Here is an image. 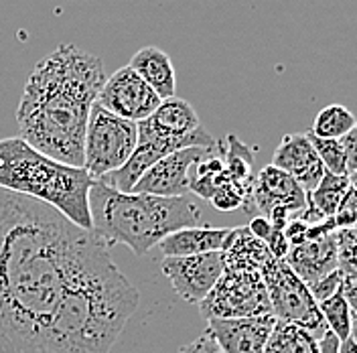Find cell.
I'll use <instances>...</instances> for the list:
<instances>
[{
	"label": "cell",
	"mask_w": 357,
	"mask_h": 353,
	"mask_svg": "<svg viewBox=\"0 0 357 353\" xmlns=\"http://www.w3.org/2000/svg\"><path fill=\"white\" fill-rule=\"evenodd\" d=\"M319 310L327 323V329L333 333L339 341L349 339V335H351V310H349V305L343 296V287L339 288L333 296H329L327 301H321Z\"/></svg>",
	"instance_id": "obj_26"
},
{
	"label": "cell",
	"mask_w": 357,
	"mask_h": 353,
	"mask_svg": "<svg viewBox=\"0 0 357 353\" xmlns=\"http://www.w3.org/2000/svg\"><path fill=\"white\" fill-rule=\"evenodd\" d=\"M343 144V153H345V165H347V173H357V124L351 128V133L345 134L341 138Z\"/></svg>",
	"instance_id": "obj_33"
},
{
	"label": "cell",
	"mask_w": 357,
	"mask_h": 353,
	"mask_svg": "<svg viewBox=\"0 0 357 353\" xmlns=\"http://www.w3.org/2000/svg\"><path fill=\"white\" fill-rule=\"evenodd\" d=\"M227 236H229V227L195 225V227H185V230L169 234L165 240H160L158 248L162 250L165 258L199 256V254H209V252H222Z\"/></svg>",
	"instance_id": "obj_17"
},
{
	"label": "cell",
	"mask_w": 357,
	"mask_h": 353,
	"mask_svg": "<svg viewBox=\"0 0 357 353\" xmlns=\"http://www.w3.org/2000/svg\"><path fill=\"white\" fill-rule=\"evenodd\" d=\"M357 343V315H351V335H349Z\"/></svg>",
	"instance_id": "obj_38"
},
{
	"label": "cell",
	"mask_w": 357,
	"mask_h": 353,
	"mask_svg": "<svg viewBox=\"0 0 357 353\" xmlns=\"http://www.w3.org/2000/svg\"><path fill=\"white\" fill-rule=\"evenodd\" d=\"M218 144V142H215ZM211 149L191 147L160 158L144 175L140 176L130 193H146L158 197H185L189 191V171L195 163H199Z\"/></svg>",
	"instance_id": "obj_12"
},
{
	"label": "cell",
	"mask_w": 357,
	"mask_h": 353,
	"mask_svg": "<svg viewBox=\"0 0 357 353\" xmlns=\"http://www.w3.org/2000/svg\"><path fill=\"white\" fill-rule=\"evenodd\" d=\"M309 134V140H311L312 149L317 151V155L321 158L325 171L333 173V175L349 176L347 173V165H345V153H343V144L341 140H329V138H317Z\"/></svg>",
	"instance_id": "obj_28"
},
{
	"label": "cell",
	"mask_w": 357,
	"mask_h": 353,
	"mask_svg": "<svg viewBox=\"0 0 357 353\" xmlns=\"http://www.w3.org/2000/svg\"><path fill=\"white\" fill-rule=\"evenodd\" d=\"M218 209H222V211H234V209H238V207H244L245 203H248V199L234 187V185H225L222 189H218L215 193H213V197L209 199Z\"/></svg>",
	"instance_id": "obj_31"
},
{
	"label": "cell",
	"mask_w": 357,
	"mask_h": 353,
	"mask_svg": "<svg viewBox=\"0 0 357 353\" xmlns=\"http://www.w3.org/2000/svg\"><path fill=\"white\" fill-rule=\"evenodd\" d=\"M191 147L211 149V147H215V140L203 126H199L195 133L187 134V136H171V134L156 130L149 120H142V122H138L136 149H134L132 156L128 158V163L122 169H118L116 173H110L100 181L112 189L120 191V193H130L136 181L144 175L155 163L169 156L171 153L191 149Z\"/></svg>",
	"instance_id": "obj_8"
},
{
	"label": "cell",
	"mask_w": 357,
	"mask_h": 353,
	"mask_svg": "<svg viewBox=\"0 0 357 353\" xmlns=\"http://www.w3.org/2000/svg\"><path fill=\"white\" fill-rule=\"evenodd\" d=\"M162 100L144 84V80L130 66L120 67L106 77V84L100 89L98 102L104 110L112 112L124 120L142 122L158 108Z\"/></svg>",
	"instance_id": "obj_10"
},
{
	"label": "cell",
	"mask_w": 357,
	"mask_h": 353,
	"mask_svg": "<svg viewBox=\"0 0 357 353\" xmlns=\"http://www.w3.org/2000/svg\"><path fill=\"white\" fill-rule=\"evenodd\" d=\"M349 183H351V187L357 191V173H351V175H349Z\"/></svg>",
	"instance_id": "obj_39"
},
{
	"label": "cell",
	"mask_w": 357,
	"mask_h": 353,
	"mask_svg": "<svg viewBox=\"0 0 357 353\" xmlns=\"http://www.w3.org/2000/svg\"><path fill=\"white\" fill-rule=\"evenodd\" d=\"M343 278H345V276H343L341 270L337 268L333 272H329L327 276H323V278H319L317 283L309 285V292L312 294V299L317 301V305H319L321 301H327L329 296H333L335 292L343 287Z\"/></svg>",
	"instance_id": "obj_30"
},
{
	"label": "cell",
	"mask_w": 357,
	"mask_h": 353,
	"mask_svg": "<svg viewBox=\"0 0 357 353\" xmlns=\"http://www.w3.org/2000/svg\"><path fill=\"white\" fill-rule=\"evenodd\" d=\"M128 66L144 80V84L153 89L160 100L175 96L177 75H175V67L167 51L158 49L155 45L142 47L134 53Z\"/></svg>",
	"instance_id": "obj_18"
},
{
	"label": "cell",
	"mask_w": 357,
	"mask_h": 353,
	"mask_svg": "<svg viewBox=\"0 0 357 353\" xmlns=\"http://www.w3.org/2000/svg\"><path fill=\"white\" fill-rule=\"evenodd\" d=\"M349 187H351L349 176L333 175V173L325 171L321 183L307 195V205L314 209L319 216H323L325 220H329L335 216L341 199L345 197Z\"/></svg>",
	"instance_id": "obj_24"
},
{
	"label": "cell",
	"mask_w": 357,
	"mask_h": 353,
	"mask_svg": "<svg viewBox=\"0 0 357 353\" xmlns=\"http://www.w3.org/2000/svg\"><path fill=\"white\" fill-rule=\"evenodd\" d=\"M225 185H231V183L225 173L223 156L213 155V151L203 156L199 163H195L189 171V191H193L201 199H211L213 193Z\"/></svg>",
	"instance_id": "obj_22"
},
{
	"label": "cell",
	"mask_w": 357,
	"mask_h": 353,
	"mask_svg": "<svg viewBox=\"0 0 357 353\" xmlns=\"http://www.w3.org/2000/svg\"><path fill=\"white\" fill-rule=\"evenodd\" d=\"M284 262L309 287L337 270V238L333 234L309 238L290 246Z\"/></svg>",
	"instance_id": "obj_16"
},
{
	"label": "cell",
	"mask_w": 357,
	"mask_h": 353,
	"mask_svg": "<svg viewBox=\"0 0 357 353\" xmlns=\"http://www.w3.org/2000/svg\"><path fill=\"white\" fill-rule=\"evenodd\" d=\"M319 339H314L311 333L296 325L276 321L264 353H319Z\"/></svg>",
	"instance_id": "obj_23"
},
{
	"label": "cell",
	"mask_w": 357,
	"mask_h": 353,
	"mask_svg": "<svg viewBox=\"0 0 357 353\" xmlns=\"http://www.w3.org/2000/svg\"><path fill=\"white\" fill-rule=\"evenodd\" d=\"M178 353H222L220 345L215 343V339L205 331L203 335H199L197 339H193L191 343L183 345Z\"/></svg>",
	"instance_id": "obj_32"
},
{
	"label": "cell",
	"mask_w": 357,
	"mask_h": 353,
	"mask_svg": "<svg viewBox=\"0 0 357 353\" xmlns=\"http://www.w3.org/2000/svg\"><path fill=\"white\" fill-rule=\"evenodd\" d=\"M138 138V124L124 120L93 104L89 112L84 140V169L93 181H100L122 169L132 156Z\"/></svg>",
	"instance_id": "obj_6"
},
{
	"label": "cell",
	"mask_w": 357,
	"mask_h": 353,
	"mask_svg": "<svg viewBox=\"0 0 357 353\" xmlns=\"http://www.w3.org/2000/svg\"><path fill=\"white\" fill-rule=\"evenodd\" d=\"M335 230H356L357 227V191L354 187L347 189L345 197L341 199L335 216L331 218Z\"/></svg>",
	"instance_id": "obj_29"
},
{
	"label": "cell",
	"mask_w": 357,
	"mask_h": 353,
	"mask_svg": "<svg viewBox=\"0 0 357 353\" xmlns=\"http://www.w3.org/2000/svg\"><path fill=\"white\" fill-rule=\"evenodd\" d=\"M106 254L91 230L0 189V353H37L67 288Z\"/></svg>",
	"instance_id": "obj_1"
},
{
	"label": "cell",
	"mask_w": 357,
	"mask_h": 353,
	"mask_svg": "<svg viewBox=\"0 0 357 353\" xmlns=\"http://www.w3.org/2000/svg\"><path fill=\"white\" fill-rule=\"evenodd\" d=\"M223 266L231 270H256L262 272V268L274 258L268 250V246L256 236L250 234L248 227H234L229 230V236L223 243Z\"/></svg>",
	"instance_id": "obj_19"
},
{
	"label": "cell",
	"mask_w": 357,
	"mask_h": 353,
	"mask_svg": "<svg viewBox=\"0 0 357 353\" xmlns=\"http://www.w3.org/2000/svg\"><path fill=\"white\" fill-rule=\"evenodd\" d=\"M106 84L104 61L63 43L41 59L24 82L17 108L21 138L69 167L84 169L89 112Z\"/></svg>",
	"instance_id": "obj_2"
},
{
	"label": "cell",
	"mask_w": 357,
	"mask_h": 353,
	"mask_svg": "<svg viewBox=\"0 0 357 353\" xmlns=\"http://www.w3.org/2000/svg\"><path fill=\"white\" fill-rule=\"evenodd\" d=\"M223 163L229 183L244 195L248 201L252 199V185H254V151L238 140L236 134H227L223 147Z\"/></svg>",
	"instance_id": "obj_21"
},
{
	"label": "cell",
	"mask_w": 357,
	"mask_h": 353,
	"mask_svg": "<svg viewBox=\"0 0 357 353\" xmlns=\"http://www.w3.org/2000/svg\"><path fill=\"white\" fill-rule=\"evenodd\" d=\"M91 232L112 248L124 243L134 256H144L169 234L201 225L199 205L187 197H158L146 193H120L93 181L89 191Z\"/></svg>",
	"instance_id": "obj_4"
},
{
	"label": "cell",
	"mask_w": 357,
	"mask_h": 353,
	"mask_svg": "<svg viewBox=\"0 0 357 353\" xmlns=\"http://www.w3.org/2000/svg\"><path fill=\"white\" fill-rule=\"evenodd\" d=\"M272 167L284 171L309 195L321 183L325 167L312 149L309 134H284L272 156Z\"/></svg>",
	"instance_id": "obj_14"
},
{
	"label": "cell",
	"mask_w": 357,
	"mask_h": 353,
	"mask_svg": "<svg viewBox=\"0 0 357 353\" xmlns=\"http://www.w3.org/2000/svg\"><path fill=\"white\" fill-rule=\"evenodd\" d=\"M357 124L354 112L341 104H331L317 114L312 122V136L317 138H329V140H341L345 134L351 133Z\"/></svg>",
	"instance_id": "obj_25"
},
{
	"label": "cell",
	"mask_w": 357,
	"mask_h": 353,
	"mask_svg": "<svg viewBox=\"0 0 357 353\" xmlns=\"http://www.w3.org/2000/svg\"><path fill=\"white\" fill-rule=\"evenodd\" d=\"M339 339L335 337L333 333L327 331L325 333V337L323 339H319V353H337V350H339Z\"/></svg>",
	"instance_id": "obj_36"
},
{
	"label": "cell",
	"mask_w": 357,
	"mask_h": 353,
	"mask_svg": "<svg viewBox=\"0 0 357 353\" xmlns=\"http://www.w3.org/2000/svg\"><path fill=\"white\" fill-rule=\"evenodd\" d=\"M274 325V315L244 319H209L207 333L215 339L222 353H264Z\"/></svg>",
	"instance_id": "obj_13"
},
{
	"label": "cell",
	"mask_w": 357,
	"mask_h": 353,
	"mask_svg": "<svg viewBox=\"0 0 357 353\" xmlns=\"http://www.w3.org/2000/svg\"><path fill=\"white\" fill-rule=\"evenodd\" d=\"M252 201L256 203V207L262 211L264 218H268L276 209L289 211L294 218L307 207V193L296 185L292 176L268 165L254 179Z\"/></svg>",
	"instance_id": "obj_15"
},
{
	"label": "cell",
	"mask_w": 357,
	"mask_h": 353,
	"mask_svg": "<svg viewBox=\"0 0 357 353\" xmlns=\"http://www.w3.org/2000/svg\"><path fill=\"white\" fill-rule=\"evenodd\" d=\"M199 309L207 321L272 315L262 272L223 268L222 278L201 301Z\"/></svg>",
	"instance_id": "obj_9"
},
{
	"label": "cell",
	"mask_w": 357,
	"mask_h": 353,
	"mask_svg": "<svg viewBox=\"0 0 357 353\" xmlns=\"http://www.w3.org/2000/svg\"><path fill=\"white\" fill-rule=\"evenodd\" d=\"M337 353H357V343L349 337V339H345V341H341L339 343V350Z\"/></svg>",
	"instance_id": "obj_37"
},
{
	"label": "cell",
	"mask_w": 357,
	"mask_h": 353,
	"mask_svg": "<svg viewBox=\"0 0 357 353\" xmlns=\"http://www.w3.org/2000/svg\"><path fill=\"white\" fill-rule=\"evenodd\" d=\"M337 268L349 280L357 283V227L337 230Z\"/></svg>",
	"instance_id": "obj_27"
},
{
	"label": "cell",
	"mask_w": 357,
	"mask_h": 353,
	"mask_svg": "<svg viewBox=\"0 0 357 353\" xmlns=\"http://www.w3.org/2000/svg\"><path fill=\"white\" fill-rule=\"evenodd\" d=\"M262 278L266 285L270 309L276 321L296 325L311 333L314 339L325 337L329 329L317 301L309 292V287L292 272V268L284 260L272 258L262 268Z\"/></svg>",
	"instance_id": "obj_7"
},
{
	"label": "cell",
	"mask_w": 357,
	"mask_h": 353,
	"mask_svg": "<svg viewBox=\"0 0 357 353\" xmlns=\"http://www.w3.org/2000/svg\"><path fill=\"white\" fill-rule=\"evenodd\" d=\"M343 296L349 305L351 315H357V283L356 280H349V278H343Z\"/></svg>",
	"instance_id": "obj_35"
},
{
	"label": "cell",
	"mask_w": 357,
	"mask_h": 353,
	"mask_svg": "<svg viewBox=\"0 0 357 353\" xmlns=\"http://www.w3.org/2000/svg\"><path fill=\"white\" fill-rule=\"evenodd\" d=\"M91 185L86 169L39 153L21 136L0 140V189L47 203L82 230H91Z\"/></svg>",
	"instance_id": "obj_5"
},
{
	"label": "cell",
	"mask_w": 357,
	"mask_h": 353,
	"mask_svg": "<svg viewBox=\"0 0 357 353\" xmlns=\"http://www.w3.org/2000/svg\"><path fill=\"white\" fill-rule=\"evenodd\" d=\"M156 130L171 136H187V134L195 133L201 126L199 116L195 108L183 100V98H167L158 104V108L153 112V116L146 118Z\"/></svg>",
	"instance_id": "obj_20"
},
{
	"label": "cell",
	"mask_w": 357,
	"mask_h": 353,
	"mask_svg": "<svg viewBox=\"0 0 357 353\" xmlns=\"http://www.w3.org/2000/svg\"><path fill=\"white\" fill-rule=\"evenodd\" d=\"M138 303V288L106 254L67 288L37 353H110Z\"/></svg>",
	"instance_id": "obj_3"
},
{
	"label": "cell",
	"mask_w": 357,
	"mask_h": 353,
	"mask_svg": "<svg viewBox=\"0 0 357 353\" xmlns=\"http://www.w3.org/2000/svg\"><path fill=\"white\" fill-rule=\"evenodd\" d=\"M160 268L183 301L199 305L222 278L225 266L222 252H209L199 256L165 258Z\"/></svg>",
	"instance_id": "obj_11"
},
{
	"label": "cell",
	"mask_w": 357,
	"mask_h": 353,
	"mask_svg": "<svg viewBox=\"0 0 357 353\" xmlns=\"http://www.w3.org/2000/svg\"><path fill=\"white\" fill-rule=\"evenodd\" d=\"M248 230H250L252 236H256L258 240H262V242L266 243L268 236L272 234V223L264 216H258V218H254V220L250 221Z\"/></svg>",
	"instance_id": "obj_34"
}]
</instances>
